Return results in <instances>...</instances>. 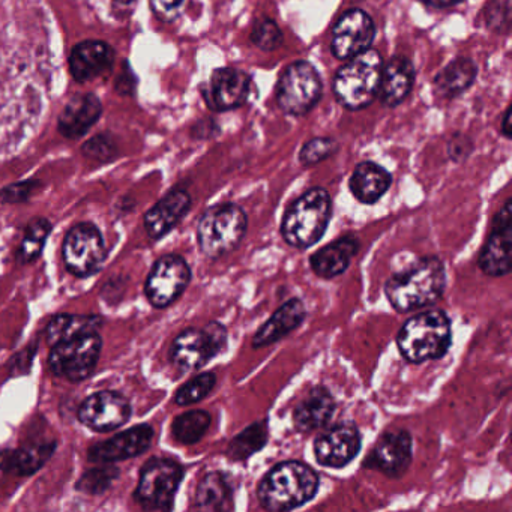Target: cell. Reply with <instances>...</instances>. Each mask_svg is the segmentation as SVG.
<instances>
[{"instance_id":"6da1fadb","label":"cell","mask_w":512,"mask_h":512,"mask_svg":"<svg viewBox=\"0 0 512 512\" xmlns=\"http://www.w3.org/2000/svg\"><path fill=\"white\" fill-rule=\"evenodd\" d=\"M445 289V263L440 257L424 256L395 269L386 280L383 292L397 313L406 314L436 304Z\"/></svg>"},{"instance_id":"7a4b0ae2","label":"cell","mask_w":512,"mask_h":512,"mask_svg":"<svg viewBox=\"0 0 512 512\" xmlns=\"http://www.w3.org/2000/svg\"><path fill=\"white\" fill-rule=\"evenodd\" d=\"M316 470L298 460L281 461L257 485V500L266 511L287 512L301 508L319 493Z\"/></svg>"},{"instance_id":"3957f363","label":"cell","mask_w":512,"mask_h":512,"mask_svg":"<svg viewBox=\"0 0 512 512\" xmlns=\"http://www.w3.org/2000/svg\"><path fill=\"white\" fill-rule=\"evenodd\" d=\"M451 346V319L443 310L415 314L404 322L397 335L398 352L409 364L442 359Z\"/></svg>"},{"instance_id":"277c9868","label":"cell","mask_w":512,"mask_h":512,"mask_svg":"<svg viewBox=\"0 0 512 512\" xmlns=\"http://www.w3.org/2000/svg\"><path fill=\"white\" fill-rule=\"evenodd\" d=\"M332 218V199L325 188L314 187L299 196L284 212L280 233L296 250L313 247L325 236Z\"/></svg>"},{"instance_id":"5b68a950","label":"cell","mask_w":512,"mask_h":512,"mask_svg":"<svg viewBox=\"0 0 512 512\" xmlns=\"http://www.w3.org/2000/svg\"><path fill=\"white\" fill-rule=\"evenodd\" d=\"M248 217L235 203H220L206 209L197 224V244L203 256L217 260L235 251L244 241Z\"/></svg>"},{"instance_id":"8992f818","label":"cell","mask_w":512,"mask_h":512,"mask_svg":"<svg viewBox=\"0 0 512 512\" xmlns=\"http://www.w3.org/2000/svg\"><path fill=\"white\" fill-rule=\"evenodd\" d=\"M383 59L376 50L349 59L335 74L334 94L344 109L361 110L370 106L379 94Z\"/></svg>"},{"instance_id":"52a82bcc","label":"cell","mask_w":512,"mask_h":512,"mask_svg":"<svg viewBox=\"0 0 512 512\" xmlns=\"http://www.w3.org/2000/svg\"><path fill=\"white\" fill-rule=\"evenodd\" d=\"M100 331H85L62 338L52 344L49 355L50 371L68 382H83L92 376L100 359Z\"/></svg>"},{"instance_id":"ba28073f","label":"cell","mask_w":512,"mask_h":512,"mask_svg":"<svg viewBox=\"0 0 512 512\" xmlns=\"http://www.w3.org/2000/svg\"><path fill=\"white\" fill-rule=\"evenodd\" d=\"M227 328L220 322H209L203 328L184 329L173 340L170 361L182 373L200 370L212 359L226 352Z\"/></svg>"},{"instance_id":"9c48e42d","label":"cell","mask_w":512,"mask_h":512,"mask_svg":"<svg viewBox=\"0 0 512 512\" xmlns=\"http://www.w3.org/2000/svg\"><path fill=\"white\" fill-rule=\"evenodd\" d=\"M184 479V467L172 458L155 457L140 472L134 499L148 511H170Z\"/></svg>"},{"instance_id":"30bf717a","label":"cell","mask_w":512,"mask_h":512,"mask_svg":"<svg viewBox=\"0 0 512 512\" xmlns=\"http://www.w3.org/2000/svg\"><path fill=\"white\" fill-rule=\"evenodd\" d=\"M322 79L319 71L307 61L287 65L277 85V103L286 115H307L322 97Z\"/></svg>"},{"instance_id":"8fae6325","label":"cell","mask_w":512,"mask_h":512,"mask_svg":"<svg viewBox=\"0 0 512 512\" xmlns=\"http://www.w3.org/2000/svg\"><path fill=\"white\" fill-rule=\"evenodd\" d=\"M62 257L71 274L79 278L91 277L106 262L107 248L100 229L91 223L74 226L65 236Z\"/></svg>"},{"instance_id":"7c38bea8","label":"cell","mask_w":512,"mask_h":512,"mask_svg":"<svg viewBox=\"0 0 512 512\" xmlns=\"http://www.w3.org/2000/svg\"><path fill=\"white\" fill-rule=\"evenodd\" d=\"M191 268L178 254H166L152 266L145 283V295L152 307L163 308L175 304L191 283Z\"/></svg>"},{"instance_id":"4fadbf2b","label":"cell","mask_w":512,"mask_h":512,"mask_svg":"<svg viewBox=\"0 0 512 512\" xmlns=\"http://www.w3.org/2000/svg\"><path fill=\"white\" fill-rule=\"evenodd\" d=\"M511 199H506L491 221V229L482 245L478 266L488 277H505L511 272L512 260V209Z\"/></svg>"},{"instance_id":"5bb4252c","label":"cell","mask_w":512,"mask_h":512,"mask_svg":"<svg viewBox=\"0 0 512 512\" xmlns=\"http://www.w3.org/2000/svg\"><path fill=\"white\" fill-rule=\"evenodd\" d=\"M413 460V439L409 431H385L377 439L370 454L362 461L364 469L376 470L388 478L406 475Z\"/></svg>"},{"instance_id":"9a60e30c","label":"cell","mask_w":512,"mask_h":512,"mask_svg":"<svg viewBox=\"0 0 512 512\" xmlns=\"http://www.w3.org/2000/svg\"><path fill=\"white\" fill-rule=\"evenodd\" d=\"M362 448V436L353 422H338L323 431L314 440L313 451L317 463L331 469L349 466Z\"/></svg>"},{"instance_id":"2e32d148","label":"cell","mask_w":512,"mask_h":512,"mask_svg":"<svg viewBox=\"0 0 512 512\" xmlns=\"http://www.w3.org/2000/svg\"><path fill=\"white\" fill-rule=\"evenodd\" d=\"M253 80L245 71L236 68H218L203 85L202 94L209 109L230 112L250 101Z\"/></svg>"},{"instance_id":"e0dca14e","label":"cell","mask_w":512,"mask_h":512,"mask_svg":"<svg viewBox=\"0 0 512 512\" xmlns=\"http://www.w3.org/2000/svg\"><path fill=\"white\" fill-rule=\"evenodd\" d=\"M376 37V25L365 11L349 10L340 17L332 31V55L340 61H349L367 52Z\"/></svg>"},{"instance_id":"ac0fdd59","label":"cell","mask_w":512,"mask_h":512,"mask_svg":"<svg viewBox=\"0 0 512 512\" xmlns=\"http://www.w3.org/2000/svg\"><path fill=\"white\" fill-rule=\"evenodd\" d=\"M77 418L91 430L109 433L130 421L131 404L119 392H95L80 404Z\"/></svg>"},{"instance_id":"d6986e66","label":"cell","mask_w":512,"mask_h":512,"mask_svg":"<svg viewBox=\"0 0 512 512\" xmlns=\"http://www.w3.org/2000/svg\"><path fill=\"white\" fill-rule=\"evenodd\" d=\"M155 431L151 425L140 424L124 433L116 434L106 442L95 443L89 448L91 463L107 464L139 457L151 448Z\"/></svg>"},{"instance_id":"ffe728a7","label":"cell","mask_w":512,"mask_h":512,"mask_svg":"<svg viewBox=\"0 0 512 512\" xmlns=\"http://www.w3.org/2000/svg\"><path fill=\"white\" fill-rule=\"evenodd\" d=\"M191 205H193V200H191L190 193L182 188H175L163 199L158 200L143 218L149 238L161 239L167 233L172 232L187 217Z\"/></svg>"},{"instance_id":"44dd1931","label":"cell","mask_w":512,"mask_h":512,"mask_svg":"<svg viewBox=\"0 0 512 512\" xmlns=\"http://www.w3.org/2000/svg\"><path fill=\"white\" fill-rule=\"evenodd\" d=\"M115 58V50L104 41H83L71 52V76L79 83L92 82L112 70Z\"/></svg>"},{"instance_id":"7402d4cb","label":"cell","mask_w":512,"mask_h":512,"mask_svg":"<svg viewBox=\"0 0 512 512\" xmlns=\"http://www.w3.org/2000/svg\"><path fill=\"white\" fill-rule=\"evenodd\" d=\"M337 401L326 386L317 385L293 409L292 421L302 434L322 430L331 422Z\"/></svg>"},{"instance_id":"603a6c76","label":"cell","mask_w":512,"mask_h":512,"mask_svg":"<svg viewBox=\"0 0 512 512\" xmlns=\"http://www.w3.org/2000/svg\"><path fill=\"white\" fill-rule=\"evenodd\" d=\"M359 250H361V242L355 235L341 236L311 254V271L323 280L340 277L350 268Z\"/></svg>"},{"instance_id":"cb8c5ba5","label":"cell","mask_w":512,"mask_h":512,"mask_svg":"<svg viewBox=\"0 0 512 512\" xmlns=\"http://www.w3.org/2000/svg\"><path fill=\"white\" fill-rule=\"evenodd\" d=\"M103 115V104L95 94L76 95L59 116L58 130L65 139H80Z\"/></svg>"},{"instance_id":"d4e9b609","label":"cell","mask_w":512,"mask_h":512,"mask_svg":"<svg viewBox=\"0 0 512 512\" xmlns=\"http://www.w3.org/2000/svg\"><path fill=\"white\" fill-rule=\"evenodd\" d=\"M307 317V308L299 298H292L284 302L259 329L253 337L254 349L272 346L292 334L295 329L304 323Z\"/></svg>"},{"instance_id":"484cf974","label":"cell","mask_w":512,"mask_h":512,"mask_svg":"<svg viewBox=\"0 0 512 512\" xmlns=\"http://www.w3.org/2000/svg\"><path fill=\"white\" fill-rule=\"evenodd\" d=\"M415 83V68L404 56H394L383 65L379 97L385 107H397L409 97Z\"/></svg>"},{"instance_id":"4316f807","label":"cell","mask_w":512,"mask_h":512,"mask_svg":"<svg viewBox=\"0 0 512 512\" xmlns=\"http://www.w3.org/2000/svg\"><path fill=\"white\" fill-rule=\"evenodd\" d=\"M194 506L200 511H233L235 484L232 476L223 470L206 473L197 485Z\"/></svg>"},{"instance_id":"83f0119b","label":"cell","mask_w":512,"mask_h":512,"mask_svg":"<svg viewBox=\"0 0 512 512\" xmlns=\"http://www.w3.org/2000/svg\"><path fill=\"white\" fill-rule=\"evenodd\" d=\"M392 185V175L373 161H364L353 170L349 179L352 196L362 205L379 202Z\"/></svg>"},{"instance_id":"f1b7e54d","label":"cell","mask_w":512,"mask_h":512,"mask_svg":"<svg viewBox=\"0 0 512 512\" xmlns=\"http://www.w3.org/2000/svg\"><path fill=\"white\" fill-rule=\"evenodd\" d=\"M56 442L29 443L14 451L0 452V478L5 475L32 476L52 458Z\"/></svg>"},{"instance_id":"f546056e","label":"cell","mask_w":512,"mask_h":512,"mask_svg":"<svg viewBox=\"0 0 512 512\" xmlns=\"http://www.w3.org/2000/svg\"><path fill=\"white\" fill-rule=\"evenodd\" d=\"M476 74H478V68L472 59L457 58L437 74L434 79V88L440 97L454 100L473 85Z\"/></svg>"},{"instance_id":"4dcf8cb0","label":"cell","mask_w":512,"mask_h":512,"mask_svg":"<svg viewBox=\"0 0 512 512\" xmlns=\"http://www.w3.org/2000/svg\"><path fill=\"white\" fill-rule=\"evenodd\" d=\"M269 439L268 419L253 422L230 440L226 455L232 461H247L265 448Z\"/></svg>"},{"instance_id":"1f68e13d","label":"cell","mask_w":512,"mask_h":512,"mask_svg":"<svg viewBox=\"0 0 512 512\" xmlns=\"http://www.w3.org/2000/svg\"><path fill=\"white\" fill-rule=\"evenodd\" d=\"M211 413L196 409L176 416L172 422V436L181 445H196L211 427Z\"/></svg>"},{"instance_id":"d6a6232c","label":"cell","mask_w":512,"mask_h":512,"mask_svg":"<svg viewBox=\"0 0 512 512\" xmlns=\"http://www.w3.org/2000/svg\"><path fill=\"white\" fill-rule=\"evenodd\" d=\"M101 326H103V317L94 316V314H91V316L58 314L47 325V341L52 346V344L61 341L62 338L79 334V332L100 331Z\"/></svg>"},{"instance_id":"836d02e7","label":"cell","mask_w":512,"mask_h":512,"mask_svg":"<svg viewBox=\"0 0 512 512\" xmlns=\"http://www.w3.org/2000/svg\"><path fill=\"white\" fill-rule=\"evenodd\" d=\"M50 232H52V223L47 218H32L20 242L19 253H17L20 262L31 263L38 259L43 253Z\"/></svg>"},{"instance_id":"e575fe53","label":"cell","mask_w":512,"mask_h":512,"mask_svg":"<svg viewBox=\"0 0 512 512\" xmlns=\"http://www.w3.org/2000/svg\"><path fill=\"white\" fill-rule=\"evenodd\" d=\"M217 386V376L212 371L197 374L193 379L181 386L176 392L175 403L178 406H191L200 403L211 395Z\"/></svg>"},{"instance_id":"d590c367","label":"cell","mask_w":512,"mask_h":512,"mask_svg":"<svg viewBox=\"0 0 512 512\" xmlns=\"http://www.w3.org/2000/svg\"><path fill=\"white\" fill-rule=\"evenodd\" d=\"M119 469L112 464H103L100 467L86 470L79 481H77L76 488L80 493L86 494H101L112 487L113 482L118 479Z\"/></svg>"},{"instance_id":"8d00e7d4","label":"cell","mask_w":512,"mask_h":512,"mask_svg":"<svg viewBox=\"0 0 512 512\" xmlns=\"http://www.w3.org/2000/svg\"><path fill=\"white\" fill-rule=\"evenodd\" d=\"M251 43L263 52H274L283 44V32L274 20L268 17L256 20L251 29Z\"/></svg>"},{"instance_id":"74e56055","label":"cell","mask_w":512,"mask_h":512,"mask_svg":"<svg viewBox=\"0 0 512 512\" xmlns=\"http://www.w3.org/2000/svg\"><path fill=\"white\" fill-rule=\"evenodd\" d=\"M337 151L338 143L334 139L316 137L302 146L301 152H299V161L304 167L316 166V164L328 160Z\"/></svg>"},{"instance_id":"f35d334b","label":"cell","mask_w":512,"mask_h":512,"mask_svg":"<svg viewBox=\"0 0 512 512\" xmlns=\"http://www.w3.org/2000/svg\"><path fill=\"white\" fill-rule=\"evenodd\" d=\"M485 25L496 34H508L511 26V0H490L484 10Z\"/></svg>"},{"instance_id":"ab89813d","label":"cell","mask_w":512,"mask_h":512,"mask_svg":"<svg viewBox=\"0 0 512 512\" xmlns=\"http://www.w3.org/2000/svg\"><path fill=\"white\" fill-rule=\"evenodd\" d=\"M41 187V182L37 179H28V181L16 182L8 185L0 191V200L4 203H25L34 196L35 191Z\"/></svg>"},{"instance_id":"60d3db41","label":"cell","mask_w":512,"mask_h":512,"mask_svg":"<svg viewBox=\"0 0 512 512\" xmlns=\"http://www.w3.org/2000/svg\"><path fill=\"white\" fill-rule=\"evenodd\" d=\"M83 154L86 157L92 158V160L106 161L113 160L118 154L115 143L112 142L109 136H98L94 139L89 140L85 146H83Z\"/></svg>"},{"instance_id":"b9f144b4","label":"cell","mask_w":512,"mask_h":512,"mask_svg":"<svg viewBox=\"0 0 512 512\" xmlns=\"http://www.w3.org/2000/svg\"><path fill=\"white\" fill-rule=\"evenodd\" d=\"M446 152H448L449 160L454 163H463L473 152V142L466 134L455 133L448 142Z\"/></svg>"},{"instance_id":"7bdbcfd3","label":"cell","mask_w":512,"mask_h":512,"mask_svg":"<svg viewBox=\"0 0 512 512\" xmlns=\"http://www.w3.org/2000/svg\"><path fill=\"white\" fill-rule=\"evenodd\" d=\"M185 0H151V8L158 19L166 23L175 22L181 14Z\"/></svg>"},{"instance_id":"ee69618b","label":"cell","mask_w":512,"mask_h":512,"mask_svg":"<svg viewBox=\"0 0 512 512\" xmlns=\"http://www.w3.org/2000/svg\"><path fill=\"white\" fill-rule=\"evenodd\" d=\"M134 89H136V77L128 64H125V70L116 80V91L121 95H133Z\"/></svg>"},{"instance_id":"f6af8a7d","label":"cell","mask_w":512,"mask_h":512,"mask_svg":"<svg viewBox=\"0 0 512 512\" xmlns=\"http://www.w3.org/2000/svg\"><path fill=\"white\" fill-rule=\"evenodd\" d=\"M422 2L428 7L436 8V10H446V8L461 4L463 0H422Z\"/></svg>"},{"instance_id":"bcb514c9","label":"cell","mask_w":512,"mask_h":512,"mask_svg":"<svg viewBox=\"0 0 512 512\" xmlns=\"http://www.w3.org/2000/svg\"><path fill=\"white\" fill-rule=\"evenodd\" d=\"M512 109L511 106L506 107L505 113H503V122H502V133L506 139H511L512 134Z\"/></svg>"},{"instance_id":"7dc6e473","label":"cell","mask_w":512,"mask_h":512,"mask_svg":"<svg viewBox=\"0 0 512 512\" xmlns=\"http://www.w3.org/2000/svg\"><path fill=\"white\" fill-rule=\"evenodd\" d=\"M116 4L122 5V7H130L136 0H115Z\"/></svg>"}]
</instances>
